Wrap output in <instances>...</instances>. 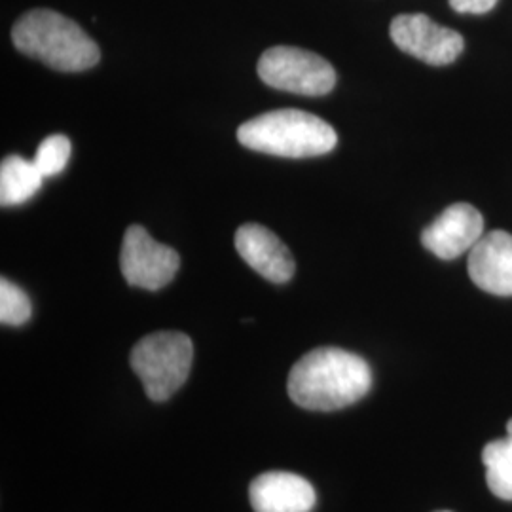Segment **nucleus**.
<instances>
[{
    "label": "nucleus",
    "instance_id": "423d86ee",
    "mask_svg": "<svg viewBox=\"0 0 512 512\" xmlns=\"http://www.w3.org/2000/svg\"><path fill=\"white\" fill-rule=\"evenodd\" d=\"M179 266L181 258L177 251L154 241L143 226L133 224L126 230L120 253V270L128 285L160 291L173 281Z\"/></svg>",
    "mask_w": 512,
    "mask_h": 512
},
{
    "label": "nucleus",
    "instance_id": "20e7f679",
    "mask_svg": "<svg viewBox=\"0 0 512 512\" xmlns=\"http://www.w3.org/2000/svg\"><path fill=\"white\" fill-rule=\"evenodd\" d=\"M194 359L192 340L175 330L148 334L129 355L131 368L145 385L148 399L164 403L188 380Z\"/></svg>",
    "mask_w": 512,
    "mask_h": 512
},
{
    "label": "nucleus",
    "instance_id": "dca6fc26",
    "mask_svg": "<svg viewBox=\"0 0 512 512\" xmlns=\"http://www.w3.org/2000/svg\"><path fill=\"white\" fill-rule=\"evenodd\" d=\"M459 14H486L494 8L497 0H448Z\"/></svg>",
    "mask_w": 512,
    "mask_h": 512
},
{
    "label": "nucleus",
    "instance_id": "7ed1b4c3",
    "mask_svg": "<svg viewBox=\"0 0 512 512\" xmlns=\"http://www.w3.org/2000/svg\"><path fill=\"white\" fill-rule=\"evenodd\" d=\"M245 148L281 158H313L329 154L338 145L330 124L304 110H272L245 122L238 129Z\"/></svg>",
    "mask_w": 512,
    "mask_h": 512
},
{
    "label": "nucleus",
    "instance_id": "2eb2a0df",
    "mask_svg": "<svg viewBox=\"0 0 512 512\" xmlns=\"http://www.w3.org/2000/svg\"><path fill=\"white\" fill-rule=\"evenodd\" d=\"M71 141L65 135H50L38 145L37 154L33 162L37 164L40 173L44 177H54L59 175L71 158Z\"/></svg>",
    "mask_w": 512,
    "mask_h": 512
},
{
    "label": "nucleus",
    "instance_id": "0eeeda50",
    "mask_svg": "<svg viewBox=\"0 0 512 512\" xmlns=\"http://www.w3.org/2000/svg\"><path fill=\"white\" fill-rule=\"evenodd\" d=\"M389 33L397 48L427 65H450L465 48L458 31L442 27L425 14H403L391 21Z\"/></svg>",
    "mask_w": 512,
    "mask_h": 512
},
{
    "label": "nucleus",
    "instance_id": "39448f33",
    "mask_svg": "<svg viewBox=\"0 0 512 512\" xmlns=\"http://www.w3.org/2000/svg\"><path fill=\"white\" fill-rule=\"evenodd\" d=\"M258 76L281 92L321 97L334 90L336 71L327 59L308 50L275 46L258 61Z\"/></svg>",
    "mask_w": 512,
    "mask_h": 512
},
{
    "label": "nucleus",
    "instance_id": "9b49d317",
    "mask_svg": "<svg viewBox=\"0 0 512 512\" xmlns=\"http://www.w3.org/2000/svg\"><path fill=\"white\" fill-rule=\"evenodd\" d=\"M249 499L255 512H310L317 495L304 476L272 471L251 482Z\"/></svg>",
    "mask_w": 512,
    "mask_h": 512
},
{
    "label": "nucleus",
    "instance_id": "6e6552de",
    "mask_svg": "<svg viewBox=\"0 0 512 512\" xmlns=\"http://www.w3.org/2000/svg\"><path fill=\"white\" fill-rule=\"evenodd\" d=\"M482 236L484 219L480 211L471 203H454L421 232V243L442 260H454L471 253Z\"/></svg>",
    "mask_w": 512,
    "mask_h": 512
},
{
    "label": "nucleus",
    "instance_id": "9d476101",
    "mask_svg": "<svg viewBox=\"0 0 512 512\" xmlns=\"http://www.w3.org/2000/svg\"><path fill=\"white\" fill-rule=\"evenodd\" d=\"M469 275L478 289L495 296H512V234H484L469 253Z\"/></svg>",
    "mask_w": 512,
    "mask_h": 512
},
{
    "label": "nucleus",
    "instance_id": "4468645a",
    "mask_svg": "<svg viewBox=\"0 0 512 512\" xmlns=\"http://www.w3.org/2000/svg\"><path fill=\"white\" fill-rule=\"evenodd\" d=\"M33 306L27 293L14 285L12 281L4 279L0 281V321L2 325L21 327L31 319Z\"/></svg>",
    "mask_w": 512,
    "mask_h": 512
},
{
    "label": "nucleus",
    "instance_id": "a211bd4d",
    "mask_svg": "<svg viewBox=\"0 0 512 512\" xmlns=\"http://www.w3.org/2000/svg\"><path fill=\"white\" fill-rule=\"evenodd\" d=\"M440 512H450V511H440Z\"/></svg>",
    "mask_w": 512,
    "mask_h": 512
},
{
    "label": "nucleus",
    "instance_id": "f8f14e48",
    "mask_svg": "<svg viewBox=\"0 0 512 512\" xmlns=\"http://www.w3.org/2000/svg\"><path fill=\"white\" fill-rule=\"evenodd\" d=\"M44 175L33 160L8 156L0 165V203L12 207L29 202L42 186Z\"/></svg>",
    "mask_w": 512,
    "mask_h": 512
},
{
    "label": "nucleus",
    "instance_id": "ddd939ff",
    "mask_svg": "<svg viewBox=\"0 0 512 512\" xmlns=\"http://www.w3.org/2000/svg\"><path fill=\"white\" fill-rule=\"evenodd\" d=\"M482 461L492 494L512 501V437L490 442L482 452Z\"/></svg>",
    "mask_w": 512,
    "mask_h": 512
},
{
    "label": "nucleus",
    "instance_id": "f3484780",
    "mask_svg": "<svg viewBox=\"0 0 512 512\" xmlns=\"http://www.w3.org/2000/svg\"><path fill=\"white\" fill-rule=\"evenodd\" d=\"M507 433H509V437H512V420L507 423Z\"/></svg>",
    "mask_w": 512,
    "mask_h": 512
},
{
    "label": "nucleus",
    "instance_id": "1a4fd4ad",
    "mask_svg": "<svg viewBox=\"0 0 512 512\" xmlns=\"http://www.w3.org/2000/svg\"><path fill=\"white\" fill-rule=\"evenodd\" d=\"M236 251L255 270L272 283H287L296 272L289 247L262 224H243L236 232Z\"/></svg>",
    "mask_w": 512,
    "mask_h": 512
},
{
    "label": "nucleus",
    "instance_id": "f257e3e1",
    "mask_svg": "<svg viewBox=\"0 0 512 512\" xmlns=\"http://www.w3.org/2000/svg\"><path fill=\"white\" fill-rule=\"evenodd\" d=\"M372 387L363 357L340 348H317L296 361L289 374V397L313 412H334L357 403Z\"/></svg>",
    "mask_w": 512,
    "mask_h": 512
},
{
    "label": "nucleus",
    "instance_id": "f03ea898",
    "mask_svg": "<svg viewBox=\"0 0 512 512\" xmlns=\"http://www.w3.org/2000/svg\"><path fill=\"white\" fill-rule=\"evenodd\" d=\"M12 40L21 54L63 73L88 71L101 59L99 46L78 23L46 8L23 14L12 29Z\"/></svg>",
    "mask_w": 512,
    "mask_h": 512
}]
</instances>
